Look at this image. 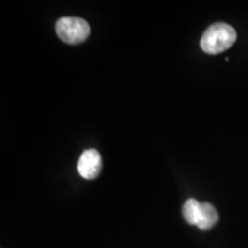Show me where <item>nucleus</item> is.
I'll list each match as a JSON object with an SVG mask.
<instances>
[{
  "label": "nucleus",
  "mask_w": 248,
  "mask_h": 248,
  "mask_svg": "<svg viewBox=\"0 0 248 248\" xmlns=\"http://www.w3.org/2000/svg\"><path fill=\"white\" fill-rule=\"evenodd\" d=\"M200 207L201 202L195 199H188L185 201L184 206H183L182 213L184 216V219L188 224L197 226L198 221H199L200 215Z\"/></svg>",
  "instance_id": "obj_5"
},
{
  "label": "nucleus",
  "mask_w": 248,
  "mask_h": 248,
  "mask_svg": "<svg viewBox=\"0 0 248 248\" xmlns=\"http://www.w3.org/2000/svg\"><path fill=\"white\" fill-rule=\"evenodd\" d=\"M237 40L234 28L223 22H217L210 26L201 37L200 46L207 54H218L226 51Z\"/></svg>",
  "instance_id": "obj_1"
},
{
  "label": "nucleus",
  "mask_w": 248,
  "mask_h": 248,
  "mask_svg": "<svg viewBox=\"0 0 248 248\" xmlns=\"http://www.w3.org/2000/svg\"><path fill=\"white\" fill-rule=\"evenodd\" d=\"M218 222V213L213 204L208 202H201L199 221L197 226L201 230H209Z\"/></svg>",
  "instance_id": "obj_4"
},
{
  "label": "nucleus",
  "mask_w": 248,
  "mask_h": 248,
  "mask_svg": "<svg viewBox=\"0 0 248 248\" xmlns=\"http://www.w3.org/2000/svg\"><path fill=\"white\" fill-rule=\"evenodd\" d=\"M102 168L101 155L97 150H86L80 155L77 170L85 179H94L99 176Z\"/></svg>",
  "instance_id": "obj_3"
},
{
  "label": "nucleus",
  "mask_w": 248,
  "mask_h": 248,
  "mask_svg": "<svg viewBox=\"0 0 248 248\" xmlns=\"http://www.w3.org/2000/svg\"><path fill=\"white\" fill-rule=\"evenodd\" d=\"M57 35L62 42L67 43L70 45L80 44L85 42L90 36V26L85 20L80 17H61L58 20L57 26Z\"/></svg>",
  "instance_id": "obj_2"
}]
</instances>
